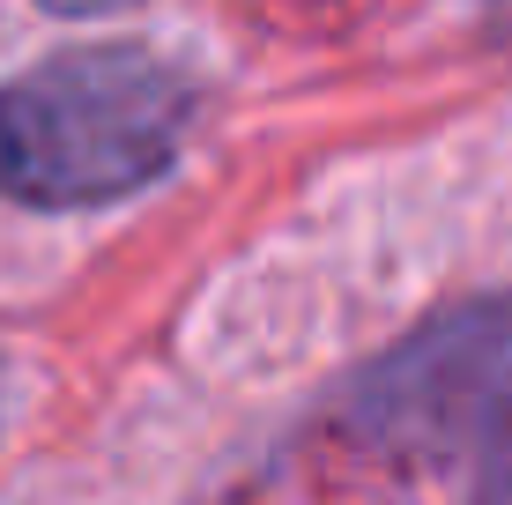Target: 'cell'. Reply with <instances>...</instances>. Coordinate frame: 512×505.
<instances>
[{
	"label": "cell",
	"instance_id": "obj_1",
	"mask_svg": "<svg viewBox=\"0 0 512 505\" xmlns=\"http://www.w3.org/2000/svg\"><path fill=\"white\" fill-rule=\"evenodd\" d=\"M193 90L149 45L52 52L0 90V186L30 208H97L179 156Z\"/></svg>",
	"mask_w": 512,
	"mask_h": 505
},
{
	"label": "cell",
	"instance_id": "obj_2",
	"mask_svg": "<svg viewBox=\"0 0 512 505\" xmlns=\"http://www.w3.org/2000/svg\"><path fill=\"white\" fill-rule=\"evenodd\" d=\"M45 8H60V15H97V8H127V0H45Z\"/></svg>",
	"mask_w": 512,
	"mask_h": 505
}]
</instances>
